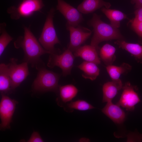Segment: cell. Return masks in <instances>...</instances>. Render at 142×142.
Masks as SVG:
<instances>
[{
    "label": "cell",
    "instance_id": "11",
    "mask_svg": "<svg viewBox=\"0 0 142 142\" xmlns=\"http://www.w3.org/2000/svg\"><path fill=\"white\" fill-rule=\"evenodd\" d=\"M123 91L120 98L116 104L127 110L132 111L135 106L140 102L138 95L135 92V87L129 82L123 87Z\"/></svg>",
    "mask_w": 142,
    "mask_h": 142
},
{
    "label": "cell",
    "instance_id": "14",
    "mask_svg": "<svg viewBox=\"0 0 142 142\" xmlns=\"http://www.w3.org/2000/svg\"><path fill=\"white\" fill-rule=\"evenodd\" d=\"M123 87L122 82L120 79L104 83L102 88L103 102H111L119 91Z\"/></svg>",
    "mask_w": 142,
    "mask_h": 142
},
{
    "label": "cell",
    "instance_id": "23",
    "mask_svg": "<svg viewBox=\"0 0 142 142\" xmlns=\"http://www.w3.org/2000/svg\"><path fill=\"white\" fill-rule=\"evenodd\" d=\"M0 56L2 55L6 48L13 39L6 32L5 29L6 24L4 23L0 25Z\"/></svg>",
    "mask_w": 142,
    "mask_h": 142
},
{
    "label": "cell",
    "instance_id": "15",
    "mask_svg": "<svg viewBox=\"0 0 142 142\" xmlns=\"http://www.w3.org/2000/svg\"><path fill=\"white\" fill-rule=\"evenodd\" d=\"M110 6L109 3L103 0H83L78 6L77 9L81 13L87 14L103 7L109 9Z\"/></svg>",
    "mask_w": 142,
    "mask_h": 142
},
{
    "label": "cell",
    "instance_id": "13",
    "mask_svg": "<svg viewBox=\"0 0 142 142\" xmlns=\"http://www.w3.org/2000/svg\"><path fill=\"white\" fill-rule=\"evenodd\" d=\"M102 111L116 123H121L125 119V113L120 106L113 104L111 102H107Z\"/></svg>",
    "mask_w": 142,
    "mask_h": 142
},
{
    "label": "cell",
    "instance_id": "25",
    "mask_svg": "<svg viewBox=\"0 0 142 142\" xmlns=\"http://www.w3.org/2000/svg\"><path fill=\"white\" fill-rule=\"evenodd\" d=\"M131 23L133 29L142 39V21Z\"/></svg>",
    "mask_w": 142,
    "mask_h": 142
},
{
    "label": "cell",
    "instance_id": "9",
    "mask_svg": "<svg viewBox=\"0 0 142 142\" xmlns=\"http://www.w3.org/2000/svg\"><path fill=\"white\" fill-rule=\"evenodd\" d=\"M66 26L70 32V41L68 49L74 52L89 38L92 32L79 25L75 27L66 24Z\"/></svg>",
    "mask_w": 142,
    "mask_h": 142
},
{
    "label": "cell",
    "instance_id": "28",
    "mask_svg": "<svg viewBox=\"0 0 142 142\" xmlns=\"http://www.w3.org/2000/svg\"><path fill=\"white\" fill-rule=\"evenodd\" d=\"M131 3L135 4V8L136 9L142 6V0H131Z\"/></svg>",
    "mask_w": 142,
    "mask_h": 142
},
{
    "label": "cell",
    "instance_id": "5",
    "mask_svg": "<svg viewBox=\"0 0 142 142\" xmlns=\"http://www.w3.org/2000/svg\"><path fill=\"white\" fill-rule=\"evenodd\" d=\"M44 6L42 0H22L17 7L12 6L7 12L12 19L17 20L21 17L30 16L34 12L40 11Z\"/></svg>",
    "mask_w": 142,
    "mask_h": 142
},
{
    "label": "cell",
    "instance_id": "2",
    "mask_svg": "<svg viewBox=\"0 0 142 142\" xmlns=\"http://www.w3.org/2000/svg\"><path fill=\"white\" fill-rule=\"evenodd\" d=\"M87 23L93 29L94 34L90 45L95 47L98 50V45L102 42L114 39L124 40V38L118 28L103 22L101 19L100 16L96 13L93 14L92 18Z\"/></svg>",
    "mask_w": 142,
    "mask_h": 142
},
{
    "label": "cell",
    "instance_id": "26",
    "mask_svg": "<svg viewBox=\"0 0 142 142\" xmlns=\"http://www.w3.org/2000/svg\"><path fill=\"white\" fill-rule=\"evenodd\" d=\"M135 18L130 22L135 23L142 21V6L136 9L135 11Z\"/></svg>",
    "mask_w": 142,
    "mask_h": 142
},
{
    "label": "cell",
    "instance_id": "18",
    "mask_svg": "<svg viewBox=\"0 0 142 142\" xmlns=\"http://www.w3.org/2000/svg\"><path fill=\"white\" fill-rule=\"evenodd\" d=\"M11 81L8 70L7 64H0V91L2 94L9 93L12 90Z\"/></svg>",
    "mask_w": 142,
    "mask_h": 142
},
{
    "label": "cell",
    "instance_id": "12",
    "mask_svg": "<svg viewBox=\"0 0 142 142\" xmlns=\"http://www.w3.org/2000/svg\"><path fill=\"white\" fill-rule=\"evenodd\" d=\"M98 50L91 45L81 46L74 52L75 57H79L85 61L94 63L97 65L100 63V59L98 53Z\"/></svg>",
    "mask_w": 142,
    "mask_h": 142
},
{
    "label": "cell",
    "instance_id": "7",
    "mask_svg": "<svg viewBox=\"0 0 142 142\" xmlns=\"http://www.w3.org/2000/svg\"><path fill=\"white\" fill-rule=\"evenodd\" d=\"M16 58H12L10 59L9 63L7 64L8 73L13 90L19 86L29 74L28 64L23 62L18 64Z\"/></svg>",
    "mask_w": 142,
    "mask_h": 142
},
{
    "label": "cell",
    "instance_id": "6",
    "mask_svg": "<svg viewBox=\"0 0 142 142\" xmlns=\"http://www.w3.org/2000/svg\"><path fill=\"white\" fill-rule=\"evenodd\" d=\"M75 57L68 48L61 54H50L47 66L51 68L55 66L59 67L62 70L63 75L65 76L71 74Z\"/></svg>",
    "mask_w": 142,
    "mask_h": 142
},
{
    "label": "cell",
    "instance_id": "8",
    "mask_svg": "<svg viewBox=\"0 0 142 142\" xmlns=\"http://www.w3.org/2000/svg\"><path fill=\"white\" fill-rule=\"evenodd\" d=\"M18 102L6 95L2 94L0 103V117L1 130L10 129V124Z\"/></svg>",
    "mask_w": 142,
    "mask_h": 142
},
{
    "label": "cell",
    "instance_id": "19",
    "mask_svg": "<svg viewBox=\"0 0 142 142\" xmlns=\"http://www.w3.org/2000/svg\"><path fill=\"white\" fill-rule=\"evenodd\" d=\"M116 50L114 47L108 43L104 45L100 49V59L106 66L112 65L115 60Z\"/></svg>",
    "mask_w": 142,
    "mask_h": 142
},
{
    "label": "cell",
    "instance_id": "16",
    "mask_svg": "<svg viewBox=\"0 0 142 142\" xmlns=\"http://www.w3.org/2000/svg\"><path fill=\"white\" fill-rule=\"evenodd\" d=\"M114 43L119 47L130 53L138 62H142V45L137 43H128L124 40H117Z\"/></svg>",
    "mask_w": 142,
    "mask_h": 142
},
{
    "label": "cell",
    "instance_id": "20",
    "mask_svg": "<svg viewBox=\"0 0 142 142\" xmlns=\"http://www.w3.org/2000/svg\"><path fill=\"white\" fill-rule=\"evenodd\" d=\"M101 10L109 19L110 24L116 28L120 27V21L128 18L126 14L118 10L107 9L103 7Z\"/></svg>",
    "mask_w": 142,
    "mask_h": 142
},
{
    "label": "cell",
    "instance_id": "3",
    "mask_svg": "<svg viewBox=\"0 0 142 142\" xmlns=\"http://www.w3.org/2000/svg\"><path fill=\"white\" fill-rule=\"evenodd\" d=\"M55 11L54 9L52 8L48 12L39 41L42 47L51 54H60V50L54 47L55 44H60L53 24Z\"/></svg>",
    "mask_w": 142,
    "mask_h": 142
},
{
    "label": "cell",
    "instance_id": "24",
    "mask_svg": "<svg viewBox=\"0 0 142 142\" xmlns=\"http://www.w3.org/2000/svg\"><path fill=\"white\" fill-rule=\"evenodd\" d=\"M69 108L80 111H86L90 110L95 108L86 101L83 100H78L75 101H71L67 104Z\"/></svg>",
    "mask_w": 142,
    "mask_h": 142
},
{
    "label": "cell",
    "instance_id": "10",
    "mask_svg": "<svg viewBox=\"0 0 142 142\" xmlns=\"http://www.w3.org/2000/svg\"><path fill=\"white\" fill-rule=\"evenodd\" d=\"M57 2L56 9L67 20V24L75 27L84 21L82 14L77 9L63 0H58Z\"/></svg>",
    "mask_w": 142,
    "mask_h": 142
},
{
    "label": "cell",
    "instance_id": "1",
    "mask_svg": "<svg viewBox=\"0 0 142 142\" xmlns=\"http://www.w3.org/2000/svg\"><path fill=\"white\" fill-rule=\"evenodd\" d=\"M24 36H19L14 42L15 48H21L23 50L24 53L23 62L30 64L32 67L35 68L37 70L45 67L40 57L43 54L51 53L41 45L29 27L24 26Z\"/></svg>",
    "mask_w": 142,
    "mask_h": 142
},
{
    "label": "cell",
    "instance_id": "22",
    "mask_svg": "<svg viewBox=\"0 0 142 142\" xmlns=\"http://www.w3.org/2000/svg\"><path fill=\"white\" fill-rule=\"evenodd\" d=\"M60 98L64 102L71 101L77 94L78 90L76 87L72 84L59 86Z\"/></svg>",
    "mask_w": 142,
    "mask_h": 142
},
{
    "label": "cell",
    "instance_id": "27",
    "mask_svg": "<svg viewBox=\"0 0 142 142\" xmlns=\"http://www.w3.org/2000/svg\"><path fill=\"white\" fill-rule=\"evenodd\" d=\"M28 142H43L44 141L39 133L37 131H34L30 138L28 140Z\"/></svg>",
    "mask_w": 142,
    "mask_h": 142
},
{
    "label": "cell",
    "instance_id": "21",
    "mask_svg": "<svg viewBox=\"0 0 142 142\" xmlns=\"http://www.w3.org/2000/svg\"><path fill=\"white\" fill-rule=\"evenodd\" d=\"M106 68L111 80H115L119 79L122 74L130 72L132 67L128 63H124L119 66L111 65L106 66Z\"/></svg>",
    "mask_w": 142,
    "mask_h": 142
},
{
    "label": "cell",
    "instance_id": "17",
    "mask_svg": "<svg viewBox=\"0 0 142 142\" xmlns=\"http://www.w3.org/2000/svg\"><path fill=\"white\" fill-rule=\"evenodd\" d=\"M97 65L93 62L84 61L77 67L83 71L82 75L84 78L94 80L100 73V70Z\"/></svg>",
    "mask_w": 142,
    "mask_h": 142
},
{
    "label": "cell",
    "instance_id": "4",
    "mask_svg": "<svg viewBox=\"0 0 142 142\" xmlns=\"http://www.w3.org/2000/svg\"><path fill=\"white\" fill-rule=\"evenodd\" d=\"M37 70V77L32 84L33 90L39 92L58 93L59 90L58 83L61 75L48 70L45 67Z\"/></svg>",
    "mask_w": 142,
    "mask_h": 142
}]
</instances>
